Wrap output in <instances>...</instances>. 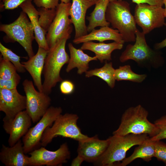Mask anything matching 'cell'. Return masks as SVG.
<instances>
[{
    "label": "cell",
    "instance_id": "cell-8",
    "mask_svg": "<svg viewBox=\"0 0 166 166\" xmlns=\"http://www.w3.org/2000/svg\"><path fill=\"white\" fill-rule=\"evenodd\" d=\"M62 111L61 107L50 106L36 125L29 129L22 139L25 154L40 148L42 136L46 128L53 125Z\"/></svg>",
    "mask_w": 166,
    "mask_h": 166
},
{
    "label": "cell",
    "instance_id": "cell-4",
    "mask_svg": "<svg viewBox=\"0 0 166 166\" xmlns=\"http://www.w3.org/2000/svg\"><path fill=\"white\" fill-rule=\"evenodd\" d=\"M150 137L146 134H129L124 136L113 135L105 151L93 164L97 166H116L126 158L128 150L139 145Z\"/></svg>",
    "mask_w": 166,
    "mask_h": 166
},
{
    "label": "cell",
    "instance_id": "cell-20",
    "mask_svg": "<svg viewBox=\"0 0 166 166\" xmlns=\"http://www.w3.org/2000/svg\"><path fill=\"white\" fill-rule=\"evenodd\" d=\"M109 40H113L123 44L124 42L119 31L117 29L109 27V26L101 27L99 29H94L85 35L74 38L73 42L75 44H79L93 41L103 42Z\"/></svg>",
    "mask_w": 166,
    "mask_h": 166
},
{
    "label": "cell",
    "instance_id": "cell-16",
    "mask_svg": "<svg viewBox=\"0 0 166 166\" xmlns=\"http://www.w3.org/2000/svg\"><path fill=\"white\" fill-rule=\"evenodd\" d=\"M25 154L22 140L20 139L12 146L2 145L0 160L6 166H29V156Z\"/></svg>",
    "mask_w": 166,
    "mask_h": 166
},
{
    "label": "cell",
    "instance_id": "cell-32",
    "mask_svg": "<svg viewBox=\"0 0 166 166\" xmlns=\"http://www.w3.org/2000/svg\"><path fill=\"white\" fill-rule=\"evenodd\" d=\"M155 157L166 166V144L161 140L155 141Z\"/></svg>",
    "mask_w": 166,
    "mask_h": 166
},
{
    "label": "cell",
    "instance_id": "cell-18",
    "mask_svg": "<svg viewBox=\"0 0 166 166\" xmlns=\"http://www.w3.org/2000/svg\"><path fill=\"white\" fill-rule=\"evenodd\" d=\"M48 51L38 47L36 54L29 58L27 61L21 62L26 70L29 72L32 77L35 85L38 90L41 92L43 91L42 74Z\"/></svg>",
    "mask_w": 166,
    "mask_h": 166
},
{
    "label": "cell",
    "instance_id": "cell-10",
    "mask_svg": "<svg viewBox=\"0 0 166 166\" xmlns=\"http://www.w3.org/2000/svg\"><path fill=\"white\" fill-rule=\"evenodd\" d=\"M71 5L70 2H61L56 7L55 17L46 36L49 49L53 47L62 38L72 32V23L69 18Z\"/></svg>",
    "mask_w": 166,
    "mask_h": 166
},
{
    "label": "cell",
    "instance_id": "cell-14",
    "mask_svg": "<svg viewBox=\"0 0 166 166\" xmlns=\"http://www.w3.org/2000/svg\"><path fill=\"white\" fill-rule=\"evenodd\" d=\"M109 143V139H100L97 135L78 142L77 155L81 156L84 161L93 164L102 155L107 148Z\"/></svg>",
    "mask_w": 166,
    "mask_h": 166
},
{
    "label": "cell",
    "instance_id": "cell-26",
    "mask_svg": "<svg viewBox=\"0 0 166 166\" xmlns=\"http://www.w3.org/2000/svg\"><path fill=\"white\" fill-rule=\"evenodd\" d=\"M114 77L116 80L127 81L140 83L146 78L145 74H139L133 72L129 65L120 66L115 69Z\"/></svg>",
    "mask_w": 166,
    "mask_h": 166
},
{
    "label": "cell",
    "instance_id": "cell-35",
    "mask_svg": "<svg viewBox=\"0 0 166 166\" xmlns=\"http://www.w3.org/2000/svg\"><path fill=\"white\" fill-rule=\"evenodd\" d=\"M26 0H0L2 2L0 6L6 10H13L19 7Z\"/></svg>",
    "mask_w": 166,
    "mask_h": 166
},
{
    "label": "cell",
    "instance_id": "cell-12",
    "mask_svg": "<svg viewBox=\"0 0 166 166\" xmlns=\"http://www.w3.org/2000/svg\"><path fill=\"white\" fill-rule=\"evenodd\" d=\"M26 96L20 94L17 89L0 88V111L5 114L3 119V127L5 131L8 128L16 115L26 109Z\"/></svg>",
    "mask_w": 166,
    "mask_h": 166
},
{
    "label": "cell",
    "instance_id": "cell-39",
    "mask_svg": "<svg viewBox=\"0 0 166 166\" xmlns=\"http://www.w3.org/2000/svg\"><path fill=\"white\" fill-rule=\"evenodd\" d=\"M164 4L165 6L164 15L165 18H166V0H163Z\"/></svg>",
    "mask_w": 166,
    "mask_h": 166
},
{
    "label": "cell",
    "instance_id": "cell-11",
    "mask_svg": "<svg viewBox=\"0 0 166 166\" xmlns=\"http://www.w3.org/2000/svg\"><path fill=\"white\" fill-rule=\"evenodd\" d=\"M164 12L162 6L141 3L136 5L134 16L136 24L145 34L164 25Z\"/></svg>",
    "mask_w": 166,
    "mask_h": 166
},
{
    "label": "cell",
    "instance_id": "cell-15",
    "mask_svg": "<svg viewBox=\"0 0 166 166\" xmlns=\"http://www.w3.org/2000/svg\"><path fill=\"white\" fill-rule=\"evenodd\" d=\"M95 4L88 0H72L69 14L75 28L74 39L88 34L85 21L86 14L88 9Z\"/></svg>",
    "mask_w": 166,
    "mask_h": 166
},
{
    "label": "cell",
    "instance_id": "cell-31",
    "mask_svg": "<svg viewBox=\"0 0 166 166\" xmlns=\"http://www.w3.org/2000/svg\"><path fill=\"white\" fill-rule=\"evenodd\" d=\"M21 79L20 76L17 73L12 78L8 80H4L0 78V88L8 89H17Z\"/></svg>",
    "mask_w": 166,
    "mask_h": 166
},
{
    "label": "cell",
    "instance_id": "cell-21",
    "mask_svg": "<svg viewBox=\"0 0 166 166\" xmlns=\"http://www.w3.org/2000/svg\"><path fill=\"white\" fill-rule=\"evenodd\" d=\"M68 47L70 53L69 59L66 69L67 73L76 68L77 73L81 74L85 73L89 69V63L93 61H97L95 56L92 57L85 53L81 48L77 49L71 43H69Z\"/></svg>",
    "mask_w": 166,
    "mask_h": 166
},
{
    "label": "cell",
    "instance_id": "cell-1",
    "mask_svg": "<svg viewBox=\"0 0 166 166\" xmlns=\"http://www.w3.org/2000/svg\"><path fill=\"white\" fill-rule=\"evenodd\" d=\"M70 34L62 38L48 51L42 72L44 77L42 92L48 95L51 93L58 82L63 80L60 73L62 67L68 63L69 59L65 47Z\"/></svg>",
    "mask_w": 166,
    "mask_h": 166
},
{
    "label": "cell",
    "instance_id": "cell-42",
    "mask_svg": "<svg viewBox=\"0 0 166 166\" xmlns=\"http://www.w3.org/2000/svg\"><path fill=\"white\" fill-rule=\"evenodd\" d=\"M109 0V2H113V1H116L117 0Z\"/></svg>",
    "mask_w": 166,
    "mask_h": 166
},
{
    "label": "cell",
    "instance_id": "cell-27",
    "mask_svg": "<svg viewBox=\"0 0 166 166\" xmlns=\"http://www.w3.org/2000/svg\"><path fill=\"white\" fill-rule=\"evenodd\" d=\"M37 10L39 13V24L42 29L46 33L55 17L56 8L48 9L41 7H39Z\"/></svg>",
    "mask_w": 166,
    "mask_h": 166
},
{
    "label": "cell",
    "instance_id": "cell-40",
    "mask_svg": "<svg viewBox=\"0 0 166 166\" xmlns=\"http://www.w3.org/2000/svg\"><path fill=\"white\" fill-rule=\"evenodd\" d=\"M61 1V2L64 3H68L70 2L71 0H60Z\"/></svg>",
    "mask_w": 166,
    "mask_h": 166
},
{
    "label": "cell",
    "instance_id": "cell-34",
    "mask_svg": "<svg viewBox=\"0 0 166 166\" xmlns=\"http://www.w3.org/2000/svg\"><path fill=\"white\" fill-rule=\"evenodd\" d=\"M59 0H34L37 7L46 8H55L57 6Z\"/></svg>",
    "mask_w": 166,
    "mask_h": 166
},
{
    "label": "cell",
    "instance_id": "cell-28",
    "mask_svg": "<svg viewBox=\"0 0 166 166\" xmlns=\"http://www.w3.org/2000/svg\"><path fill=\"white\" fill-rule=\"evenodd\" d=\"M0 52L2 57L11 62L15 67L17 71L21 73L26 70L20 62L21 57L13 52L10 49L6 47L0 43Z\"/></svg>",
    "mask_w": 166,
    "mask_h": 166
},
{
    "label": "cell",
    "instance_id": "cell-17",
    "mask_svg": "<svg viewBox=\"0 0 166 166\" xmlns=\"http://www.w3.org/2000/svg\"><path fill=\"white\" fill-rule=\"evenodd\" d=\"M32 120L26 111L23 110L15 116L7 129L5 131L9 134V146L14 145L28 132L31 125Z\"/></svg>",
    "mask_w": 166,
    "mask_h": 166
},
{
    "label": "cell",
    "instance_id": "cell-2",
    "mask_svg": "<svg viewBox=\"0 0 166 166\" xmlns=\"http://www.w3.org/2000/svg\"><path fill=\"white\" fill-rule=\"evenodd\" d=\"M148 113L140 105L127 109L123 114L120 124L113 135L146 134L150 137L157 135L159 130L148 119Z\"/></svg>",
    "mask_w": 166,
    "mask_h": 166
},
{
    "label": "cell",
    "instance_id": "cell-22",
    "mask_svg": "<svg viewBox=\"0 0 166 166\" xmlns=\"http://www.w3.org/2000/svg\"><path fill=\"white\" fill-rule=\"evenodd\" d=\"M123 44L115 41L109 43L89 41L83 43L80 48L94 52L97 60L102 63L105 61L111 60L112 52L115 50L121 49Z\"/></svg>",
    "mask_w": 166,
    "mask_h": 166
},
{
    "label": "cell",
    "instance_id": "cell-30",
    "mask_svg": "<svg viewBox=\"0 0 166 166\" xmlns=\"http://www.w3.org/2000/svg\"><path fill=\"white\" fill-rule=\"evenodd\" d=\"M154 124L158 128L159 132L156 136L150 137V139L153 141L166 139V115L156 120Z\"/></svg>",
    "mask_w": 166,
    "mask_h": 166
},
{
    "label": "cell",
    "instance_id": "cell-38",
    "mask_svg": "<svg viewBox=\"0 0 166 166\" xmlns=\"http://www.w3.org/2000/svg\"><path fill=\"white\" fill-rule=\"evenodd\" d=\"M166 27V23L164 25ZM166 47V38L161 42L156 44L154 47L156 50H159Z\"/></svg>",
    "mask_w": 166,
    "mask_h": 166
},
{
    "label": "cell",
    "instance_id": "cell-36",
    "mask_svg": "<svg viewBox=\"0 0 166 166\" xmlns=\"http://www.w3.org/2000/svg\"><path fill=\"white\" fill-rule=\"evenodd\" d=\"M132 2L137 4L141 3H146L153 6H162L164 3L163 0H132Z\"/></svg>",
    "mask_w": 166,
    "mask_h": 166
},
{
    "label": "cell",
    "instance_id": "cell-41",
    "mask_svg": "<svg viewBox=\"0 0 166 166\" xmlns=\"http://www.w3.org/2000/svg\"><path fill=\"white\" fill-rule=\"evenodd\" d=\"M90 1L93 2L95 3L98 1V0H88Z\"/></svg>",
    "mask_w": 166,
    "mask_h": 166
},
{
    "label": "cell",
    "instance_id": "cell-3",
    "mask_svg": "<svg viewBox=\"0 0 166 166\" xmlns=\"http://www.w3.org/2000/svg\"><path fill=\"white\" fill-rule=\"evenodd\" d=\"M105 17L112 27L119 31L124 42L135 41L138 29L128 3L122 0L109 2Z\"/></svg>",
    "mask_w": 166,
    "mask_h": 166
},
{
    "label": "cell",
    "instance_id": "cell-29",
    "mask_svg": "<svg viewBox=\"0 0 166 166\" xmlns=\"http://www.w3.org/2000/svg\"><path fill=\"white\" fill-rule=\"evenodd\" d=\"M14 65L8 60L0 57V78L8 80L12 78L17 72Z\"/></svg>",
    "mask_w": 166,
    "mask_h": 166
},
{
    "label": "cell",
    "instance_id": "cell-5",
    "mask_svg": "<svg viewBox=\"0 0 166 166\" xmlns=\"http://www.w3.org/2000/svg\"><path fill=\"white\" fill-rule=\"evenodd\" d=\"M145 35L137 30L135 43L127 46L120 57L121 62L132 60L140 66L148 69L157 68L162 65L163 58L159 53L152 49L147 44Z\"/></svg>",
    "mask_w": 166,
    "mask_h": 166
},
{
    "label": "cell",
    "instance_id": "cell-24",
    "mask_svg": "<svg viewBox=\"0 0 166 166\" xmlns=\"http://www.w3.org/2000/svg\"><path fill=\"white\" fill-rule=\"evenodd\" d=\"M109 0H98L89 16L87 17L89 22L87 30L90 32L97 26H109L110 24L106 20L105 14Z\"/></svg>",
    "mask_w": 166,
    "mask_h": 166
},
{
    "label": "cell",
    "instance_id": "cell-19",
    "mask_svg": "<svg viewBox=\"0 0 166 166\" xmlns=\"http://www.w3.org/2000/svg\"><path fill=\"white\" fill-rule=\"evenodd\" d=\"M23 11L28 17L33 27L35 39L38 47L49 51V48L46 41V33L41 27L38 21L39 13L31 2L27 0L23 2L19 6Z\"/></svg>",
    "mask_w": 166,
    "mask_h": 166
},
{
    "label": "cell",
    "instance_id": "cell-37",
    "mask_svg": "<svg viewBox=\"0 0 166 166\" xmlns=\"http://www.w3.org/2000/svg\"><path fill=\"white\" fill-rule=\"evenodd\" d=\"M84 161V160L83 158L77 155V156L72 160L71 165V166H79Z\"/></svg>",
    "mask_w": 166,
    "mask_h": 166
},
{
    "label": "cell",
    "instance_id": "cell-23",
    "mask_svg": "<svg viewBox=\"0 0 166 166\" xmlns=\"http://www.w3.org/2000/svg\"><path fill=\"white\" fill-rule=\"evenodd\" d=\"M150 138L138 145L130 156L125 158L116 166H126L138 158L147 162L150 161L155 157V141L151 140Z\"/></svg>",
    "mask_w": 166,
    "mask_h": 166
},
{
    "label": "cell",
    "instance_id": "cell-9",
    "mask_svg": "<svg viewBox=\"0 0 166 166\" xmlns=\"http://www.w3.org/2000/svg\"><path fill=\"white\" fill-rule=\"evenodd\" d=\"M22 85L26 97V110L34 123L37 122L50 107L51 100L48 95L37 91L32 81L25 79Z\"/></svg>",
    "mask_w": 166,
    "mask_h": 166
},
{
    "label": "cell",
    "instance_id": "cell-33",
    "mask_svg": "<svg viewBox=\"0 0 166 166\" xmlns=\"http://www.w3.org/2000/svg\"><path fill=\"white\" fill-rule=\"evenodd\" d=\"M59 88L61 93L65 95L72 93L75 90L74 83L71 81L68 80L62 81L60 84Z\"/></svg>",
    "mask_w": 166,
    "mask_h": 166
},
{
    "label": "cell",
    "instance_id": "cell-6",
    "mask_svg": "<svg viewBox=\"0 0 166 166\" xmlns=\"http://www.w3.org/2000/svg\"><path fill=\"white\" fill-rule=\"evenodd\" d=\"M79 119L75 114L66 113L61 114L53 125L47 127L41 140V146L45 147L57 136L69 138L79 142L83 141L90 137L82 133L77 125Z\"/></svg>",
    "mask_w": 166,
    "mask_h": 166
},
{
    "label": "cell",
    "instance_id": "cell-13",
    "mask_svg": "<svg viewBox=\"0 0 166 166\" xmlns=\"http://www.w3.org/2000/svg\"><path fill=\"white\" fill-rule=\"evenodd\" d=\"M29 166H61L67 162L70 152L67 143L61 144L55 151L46 149L44 147L35 149L29 153Z\"/></svg>",
    "mask_w": 166,
    "mask_h": 166
},
{
    "label": "cell",
    "instance_id": "cell-25",
    "mask_svg": "<svg viewBox=\"0 0 166 166\" xmlns=\"http://www.w3.org/2000/svg\"><path fill=\"white\" fill-rule=\"evenodd\" d=\"M115 69L112 62H106L104 66L99 68H96L87 71L85 73L86 77L93 76L97 77L105 81L111 88H113L115 84L114 77Z\"/></svg>",
    "mask_w": 166,
    "mask_h": 166
},
{
    "label": "cell",
    "instance_id": "cell-7",
    "mask_svg": "<svg viewBox=\"0 0 166 166\" xmlns=\"http://www.w3.org/2000/svg\"><path fill=\"white\" fill-rule=\"evenodd\" d=\"M27 16L26 13L22 11L13 22L1 25L0 30L6 34L5 40L6 42H18L30 58L35 55L32 46L35 36L32 25Z\"/></svg>",
    "mask_w": 166,
    "mask_h": 166
}]
</instances>
